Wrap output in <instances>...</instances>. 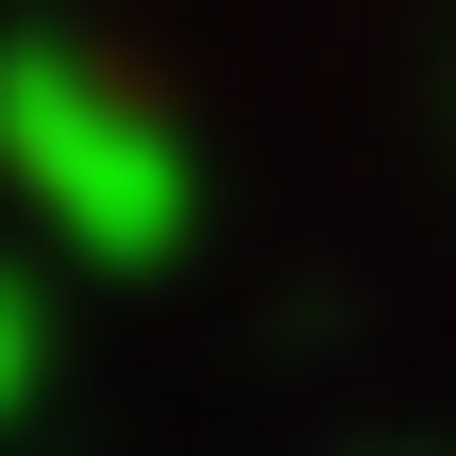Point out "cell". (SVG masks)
Listing matches in <instances>:
<instances>
[{
  "mask_svg": "<svg viewBox=\"0 0 456 456\" xmlns=\"http://www.w3.org/2000/svg\"><path fill=\"white\" fill-rule=\"evenodd\" d=\"M0 169H17V203L68 237V254H169L186 237V152H169V118L118 85V68H85V51H0Z\"/></svg>",
  "mask_w": 456,
  "mask_h": 456,
  "instance_id": "cell-1",
  "label": "cell"
},
{
  "mask_svg": "<svg viewBox=\"0 0 456 456\" xmlns=\"http://www.w3.org/2000/svg\"><path fill=\"white\" fill-rule=\"evenodd\" d=\"M34 372H51V338H34V288H0V423L34 406Z\"/></svg>",
  "mask_w": 456,
  "mask_h": 456,
  "instance_id": "cell-2",
  "label": "cell"
}]
</instances>
